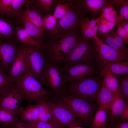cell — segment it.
Masks as SVG:
<instances>
[{
    "label": "cell",
    "mask_w": 128,
    "mask_h": 128,
    "mask_svg": "<svg viewBox=\"0 0 128 128\" xmlns=\"http://www.w3.org/2000/svg\"><path fill=\"white\" fill-rule=\"evenodd\" d=\"M28 0H12L13 17L18 21L24 14L23 6Z\"/></svg>",
    "instance_id": "cell-32"
},
{
    "label": "cell",
    "mask_w": 128,
    "mask_h": 128,
    "mask_svg": "<svg viewBox=\"0 0 128 128\" xmlns=\"http://www.w3.org/2000/svg\"><path fill=\"white\" fill-rule=\"evenodd\" d=\"M22 46L16 41H0V69L8 76L10 67Z\"/></svg>",
    "instance_id": "cell-12"
},
{
    "label": "cell",
    "mask_w": 128,
    "mask_h": 128,
    "mask_svg": "<svg viewBox=\"0 0 128 128\" xmlns=\"http://www.w3.org/2000/svg\"><path fill=\"white\" fill-rule=\"evenodd\" d=\"M98 75L102 78H105L106 85L114 96L121 97L119 89L118 80L114 74L105 67L99 71Z\"/></svg>",
    "instance_id": "cell-21"
},
{
    "label": "cell",
    "mask_w": 128,
    "mask_h": 128,
    "mask_svg": "<svg viewBox=\"0 0 128 128\" xmlns=\"http://www.w3.org/2000/svg\"><path fill=\"white\" fill-rule=\"evenodd\" d=\"M98 106L90 128H101L106 125L108 120L110 108Z\"/></svg>",
    "instance_id": "cell-24"
},
{
    "label": "cell",
    "mask_w": 128,
    "mask_h": 128,
    "mask_svg": "<svg viewBox=\"0 0 128 128\" xmlns=\"http://www.w3.org/2000/svg\"><path fill=\"white\" fill-rule=\"evenodd\" d=\"M56 19L53 15L50 14L46 15L43 19L44 31H51L56 26Z\"/></svg>",
    "instance_id": "cell-37"
},
{
    "label": "cell",
    "mask_w": 128,
    "mask_h": 128,
    "mask_svg": "<svg viewBox=\"0 0 128 128\" xmlns=\"http://www.w3.org/2000/svg\"><path fill=\"white\" fill-rule=\"evenodd\" d=\"M25 53V47L22 46L10 67L8 75L13 82H15L20 79L27 71Z\"/></svg>",
    "instance_id": "cell-14"
},
{
    "label": "cell",
    "mask_w": 128,
    "mask_h": 128,
    "mask_svg": "<svg viewBox=\"0 0 128 128\" xmlns=\"http://www.w3.org/2000/svg\"><path fill=\"white\" fill-rule=\"evenodd\" d=\"M24 12L18 21L29 35L45 48L46 45L44 41L45 38L44 31L31 22L25 15Z\"/></svg>",
    "instance_id": "cell-18"
},
{
    "label": "cell",
    "mask_w": 128,
    "mask_h": 128,
    "mask_svg": "<svg viewBox=\"0 0 128 128\" xmlns=\"http://www.w3.org/2000/svg\"><path fill=\"white\" fill-rule=\"evenodd\" d=\"M81 38L76 32L50 41L44 49L49 61L60 66Z\"/></svg>",
    "instance_id": "cell-1"
},
{
    "label": "cell",
    "mask_w": 128,
    "mask_h": 128,
    "mask_svg": "<svg viewBox=\"0 0 128 128\" xmlns=\"http://www.w3.org/2000/svg\"><path fill=\"white\" fill-rule=\"evenodd\" d=\"M27 123L31 128H64L52 121L46 122L38 119Z\"/></svg>",
    "instance_id": "cell-34"
},
{
    "label": "cell",
    "mask_w": 128,
    "mask_h": 128,
    "mask_svg": "<svg viewBox=\"0 0 128 128\" xmlns=\"http://www.w3.org/2000/svg\"><path fill=\"white\" fill-rule=\"evenodd\" d=\"M21 91L23 99L29 102L48 101L51 94L39 81L28 72L15 82Z\"/></svg>",
    "instance_id": "cell-4"
},
{
    "label": "cell",
    "mask_w": 128,
    "mask_h": 128,
    "mask_svg": "<svg viewBox=\"0 0 128 128\" xmlns=\"http://www.w3.org/2000/svg\"><path fill=\"white\" fill-rule=\"evenodd\" d=\"M98 30L100 35L108 34L110 31L108 27L105 25L100 23L98 27Z\"/></svg>",
    "instance_id": "cell-42"
},
{
    "label": "cell",
    "mask_w": 128,
    "mask_h": 128,
    "mask_svg": "<svg viewBox=\"0 0 128 128\" xmlns=\"http://www.w3.org/2000/svg\"><path fill=\"white\" fill-rule=\"evenodd\" d=\"M99 17L113 22L115 26L119 24L120 22L119 16L110 0H108L103 6Z\"/></svg>",
    "instance_id": "cell-26"
},
{
    "label": "cell",
    "mask_w": 128,
    "mask_h": 128,
    "mask_svg": "<svg viewBox=\"0 0 128 128\" xmlns=\"http://www.w3.org/2000/svg\"><path fill=\"white\" fill-rule=\"evenodd\" d=\"M13 82L9 77L0 69V95Z\"/></svg>",
    "instance_id": "cell-39"
},
{
    "label": "cell",
    "mask_w": 128,
    "mask_h": 128,
    "mask_svg": "<svg viewBox=\"0 0 128 128\" xmlns=\"http://www.w3.org/2000/svg\"><path fill=\"white\" fill-rule=\"evenodd\" d=\"M103 79L98 75L86 77L66 86L65 92L73 96L94 104L96 102L97 95Z\"/></svg>",
    "instance_id": "cell-2"
},
{
    "label": "cell",
    "mask_w": 128,
    "mask_h": 128,
    "mask_svg": "<svg viewBox=\"0 0 128 128\" xmlns=\"http://www.w3.org/2000/svg\"><path fill=\"white\" fill-rule=\"evenodd\" d=\"M82 16L78 7L76 5H73L69 12L57 22L56 26L50 32L52 37L51 41L77 32L80 28L79 21Z\"/></svg>",
    "instance_id": "cell-7"
},
{
    "label": "cell",
    "mask_w": 128,
    "mask_h": 128,
    "mask_svg": "<svg viewBox=\"0 0 128 128\" xmlns=\"http://www.w3.org/2000/svg\"><path fill=\"white\" fill-rule=\"evenodd\" d=\"M99 37L105 44L114 50L128 54L127 48L115 30L114 29L107 34L100 35Z\"/></svg>",
    "instance_id": "cell-19"
},
{
    "label": "cell",
    "mask_w": 128,
    "mask_h": 128,
    "mask_svg": "<svg viewBox=\"0 0 128 128\" xmlns=\"http://www.w3.org/2000/svg\"><path fill=\"white\" fill-rule=\"evenodd\" d=\"M105 67L114 75L128 73V60L112 62L107 64Z\"/></svg>",
    "instance_id": "cell-27"
},
{
    "label": "cell",
    "mask_w": 128,
    "mask_h": 128,
    "mask_svg": "<svg viewBox=\"0 0 128 128\" xmlns=\"http://www.w3.org/2000/svg\"><path fill=\"white\" fill-rule=\"evenodd\" d=\"M99 18L100 23L106 25L108 27L110 31L114 29V27L115 26L114 23L108 21L104 18Z\"/></svg>",
    "instance_id": "cell-43"
},
{
    "label": "cell",
    "mask_w": 128,
    "mask_h": 128,
    "mask_svg": "<svg viewBox=\"0 0 128 128\" xmlns=\"http://www.w3.org/2000/svg\"><path fill=\"white\" fill-rule=\"evenodd\" d=\"M117 32L121 39L124 44L125 45L128 43V33L119 24L117 25Z\"/></svg>",
    "instance_id": "cell-41"
},
{
    "label": "cell",
    "mask_w": 128,
    "mask_h": 128,
    "mask_svg": "<svg viewBox=\"0 0 128 128\" xmlns=\"http://www.w3.org/2000/svg\"><path fill=\"white\" fill-rule=\"evenodd\" d=\"M119 118L122 120H128V105L127 103L124 109L121 113Z\"/></svg>",
    "instance_id": "cell-44"
},
{
    "label": "cell",
    "mask_w": 128,
    "mask_h": 128,
    "mask_svg": "<svg viewBox=\"0 0 128 128\" xmlns=\"http://www.w3.org/2000/svg\"><path fill=\"white\" fill-rule=\"evenodd\" d=\"M38 6L46 15L50 14L56 2L54 0H31Z\"/></svg>",
    "instance_id": "cell-33"
},
{
    "label": "cell",
    "mask_w": 128,
    "mask_h": 128,
    "mask_svg": "<svg viewBox=\"0 0 128 128\" xmlns=\"http://www.w3.org/2000/svg\"><path fill=\"white\" fill-rule=\"evenodd\" d=\"M25 47L27 72L39 81L41 75L47 65L49 60L43 50L32 46Z\"/></svg>",
    "instance_id": "cell-8"
},
{
    "label": "cell",
    "mask_w": 128,
    "mask_h": 128,
    "mask_svg": "<svg viewBox=\"0 0 128 128\" xmlns=\"http://www.w3.org/2000/svg\"><path fill=\"white\" fill-rule=\"evenodd\" d=\"M18 115L21 121L28 122L39 119V109L38 104L29 105L25 108L19 107Z\"/></svg>",
    "instance_id": "cell-22"
},
{
    "label": "cell",
    "mask_w": 128,
    "mask_h": 128,
    "mask_svg": "<svg viewBox=\"0 0 128 128\" xmlns=\"http://www.w3.org/2000/svg\"><path fill=\"white\" fill-rule=\"evenodd\" d=\"M94 54L91 40H87L81 38L63 63L64 64H76L95 62Z\"/></svg>",
    "instance_id": "cell-9"
},
{
    "label": "cell",
    "mask_w": 128,
    "mask_h": 128,
    "mask_svg": "<svg viewBox=\"0 0 128 128\" xmlns=\"http://www.w3.org/2000/svg\"><path fill=\"white\" fill-rule=\"evenodd\" d=\"M23 99L22 94L16 84L13 82L0 95V107L18 115Z\"/></svg>",
    "instance_id": "cell-13"
},
{
    "label": "cell",
    "mask_w": 128,
    "mask_h": 128,
    "mask_svg": "<svg viewBox=\"0 0 128 128\" xmlns=\"http://www.w3.org/2000/svg\"><path fill=\"white\" fill-rule=\"evenodd\" d=\"M101 128H107V127L106 126V125L104 127H103Z\"/></svg>",
    "instance_id": "cell-50"
},
{
    "label": "cell",
    "mask_w": 128,
    "mask_h": 128,
    "mask_svg": "<svg viewBox=\"0 0 128 128\" xmlns=\"http://www.w3.org/2000/svg\"><path fill=\"white\" fill-rule=\"evenodd\" d=\"M51 108L53 121L64 128L79 122L66 103L59 98L48 101Z\"/></svg>",
    "instance_id": "cell-11"
},
{
    "label": "cell",
    "mask_w": 128,
    "mask_h": 128,
    "mask_svg": "<svg viewBox=\"0 0 128 128\" xmlns=\"http://www.w3.org/2000/svg\"><path fill=\"white\" fill-rule=\"evenodd\" d=\"M127 101H125L120 97L114 96L110 106L108 120L112 121L119 118L128 103Z\"/></svg>",
    "instance_id": "cell-25"
},
{
    "label": "cell",
    "mask_w": 128,
    "mask_h": 128,
    "mask_svg": "<svg viewBox=\"0 0 128 128\" xmlns=\"http://www.w3.org/2000/svg\"><path fill=\"white\" fill-rule=\"evenodd\" d=\"M114 75L118 80L119 89L121 97L125 101H128V73Z\"/></svg>",
    "instance_id": "cell-30"
},
{
    "label": "cell",
    "mask_w": 128,
    "mask_h": 128,
    "mask_svg": "<svg viewBox=\"0 0 128 128\" xmlns=\"http://www.w3.org/2000/svg\"><path fill=\"white\" fill-rule=\"evenodd\" d=\"M114 97V96L106 85L105 78H103L101 87L97 96V104L98 106L110 108Z\"/></svg>",
    "instance_id": "cell-23"
},
{
    "label": "cell",
    "mask_w": 128,
    "mask_h": 128,
    "mask_svg": "<svg viewBox=\"0 0 128 128\" xmlns=\"http://www.w3.org/2000/svg\"><path fill=\"white\" fill-rule=\"evenodd\" d=\"M108 1L84 0L76 1V5L80 10L83 16L85 14H88L93 19L99 14H100L103 6Z\"/></svg>",
    "instance_id": "cell-15"
},
{
    "label": "cell",
    "mask_w": 128,
    "mask_h": 128,
    "mask_svg": "<svg viewBox=\"0 0 128 128\" xmlns=\"http://www.w3.org/2000/svg\"><path fill=\"white\" fill-rule=\"evenodd\" d=\"M68 128H83L78 125V124H74L70 125L68 127Z\"/></svg>",
    "instance_id": "cell-48"
},
{
    "label": "cell",
    "mask_w": 128,
    "mask_h": 128,
    "mask_svg": "<svg viewBox=\"0 0 128 128\" xmlns=\"http://www.w3.org/2000/svg\"><path fill=\"white\" fill-rule=\"evenodd\" d=\"M39 81L46 86L55 98H59L65 92L67 82L65 73L60 66L49 61L42 73Z\"/></svg>",
    "instance_id": "cell-3"
},
{
    "label": "cell",
    "mask_w": 128,
    "mask_h": 128,
    "mask_svg": "<svg viewBox=\"0 0 128 128\" xmlns=\"http://www.w3.org/2000/svg\"><path fill=\"white\" fill-rule=\"evenodd\" d=\"M73 5L71 2L59 1L55 8L53 15L56 19H60L69 12Z\"/></svg>",
    "instance_id": "cell-31"
},
{
    "label": "cell",
    "mask_w": 128,
    "mask_h": 128,
    "mask_svg": "<svg viewBox=\"0 0 128 128\" xmlns=\"http://www.w3.org/2000/svg\"><path fill=\"white\" fill-rule=\"evenodd\" d=\"M14 124L16 128H31L27 123L18 120Z\"/></svg>",
    "instance_id": "cell-45"
},
{
    "label": "cell",
    "mask_w": 128,
    "mask_h": 128,
    "mask_svg": "<svg viewBox=\"0 0 128 128\" xmlns=\"http://www.w3.org/2000/svg\"><path fill=\"white\" fill-rule=\"evenodd\" d=\"M24 5L26 8L24 13L28 19L44 31L43 19L44 16L42 10L31 0H28Z\"/></svg>",
    "instance_id": "cell-17"
},
{
    "label": "cell",
    "mask_w": 128,
    "mask_h": 128,
    "mask_svg": "<svg viewBox=\"0 0 128 128\" xmlns=\"http://www.w3.org/2000/svg\"><path fill=\"white\" fill-rule=\"evenodd\" d=\"M94 60L100 71L108 63L116 61L128 60V54L114 50L104 42L97 34L92 38Z\"/></svg>",
    "instance_id": "cell-5"
},
{
    "label": "cell",
    "mask_w": 128,
    "mask_h": 128,
    "mask_svg": "<svg viewBox=\"0 0 128 128\" xmlns=\"http://www.w3.org/2000/svg\"><path fill=\"white\" fill-rule=\"evenodd\" d=\"M118 24L123 28L128 33V21H121Z\"/></svg>",
    "instance_id": "cell-47"
},
{
    "label": "cell",
    "mask_w": 128,
    "mask_h": 128,
    "mask_svg": "<svg viewBox=\"0 0 128 128\" xmlns=\"http://www.w3.org/2000/svg\"><path fill=\"white\" fill-rule=\"evenodd\" d=\"M38 104L39 109V120L46 122L52 121L53 119L52 112L48 101H42L39 102Z\"/></svg>",
    "instance_id": "cell-28"
},
{
    "label": "cell",
    "mask_w": 128,
    "mask_h": 128,
    "mask_svg": "<svg viewBox=\"0 0 128 128\" xmlns=\"http://www.w3.org/2000/svg\"><path fill=\"white\" fill-rule=\"evenodd\" d=\"M18 115L6 109L0 107V122L6 126H11L18 120Z\"/></svg>",
    "instance_id": "cell-29"
},
{
    "label": "cell",
    "mask_w": 128,
    "mask_h": 128,
    "mask_svg": "<svg viewBox=\"0 0 128 128\" xmlns=\"http://www.w3.org/2000/svg\"><path fill=\"white\" fill-rule=\"evenodd\" d=\"M100 19L99 17L92 19L90 20L86 17L82 16L80 18L78 22L80 27H82L89 29H92L99 26Z\"/></svg>",
    "instance_id": "cell-36"
},
{
    "label": "cell",
    "mask_w": 128,
    "mask_h": 128,
    "mask_svg": "<svg viewBox=\"0 0 128 128\" xmlns=\"http://www.w3.org/2000/svg\"><path fill=\"white\" fill-rule=\"evenodd\" d=\"M118 120L119 122L117 124L116 128H128V121L122 120L119 117Z\"/></svg>",
    "instance_id": "cell-46"
},
{
    "label": "cell",
    "mask_w": 128,
    "mask_h": 128,
    "mask_svg": "<svg viewBox=\"0 0 128 128\" xmlns=\"http://www.w3.org/2000/svg\"><path fill=\"white\" fill-rule=\"evenodd\" d=\"M67 105L79 122L91 123L97 104L73 96L65 92L60 98Z\"/></svg>",
    "instance_id": "cell-6"
},
{
    "label": "cell",
    "mask_w": 128,
    "mask_h": 128,
    "mask_svg": "<svg viewBox=\"0 0 128 128\" xmlns=\"http://www.w3.org/2000/svg\"><path fill=\"white\" fill-rule=\"evenodd\" d=\"M0 14L13 17L12 0H0Z\"/></svg>",
    "instance_id": "cell-35"
},
{
    "label": "cell",
    "mask_w": 128,
    "mask_h": 128,
    "mask_svg": "<svg viewBox=\"0 0 128 128\" xmlns=\"http://www.w3.org/2000/svg\"><path fill=\"white\" fill-rule=\"evenodd\" d=\"M120 11L119 17L121 21H128V0H119Z\"/></svg>",
    "instance_id": "cell-40"
},
{
    "label": "cell",
    "mask_w": 128,
    "mask_h": 128,
    "mask_svg": "<svg viewBox=\"0 0 128 128\" xmlns=\"http://www.w3.org/2000/svg\"><path fill=\"white\" fill-rule=\"evenodd\" d=\"M15 33L17 42L22 46H32L44 50L45 48L36 40L32 37L26 30L19 24H16Z\"/></svg>",
    "instance_id": "cell-20"
},
{
    "label": "cell",
    "mask_w": 128,
    "mask_h": 128,
    "mask_svg": "<svg viewBox=\"0 0 128 128\" xmlns=\"http://www.w3.org/2000/svg\"><path fill=\"white\" fill-rule=\"evenodd\" d=\"M69 84L89 76L98 75L99 72L95 62L76 64H64L61 68Z\"/></svg>",
    "instance_id": "cell-10"
},
{
    "label": "cell",
    "mask_w": 128,
    "mask_h": 128,
    "mask_svg": "<svg viewBox=\"0 0 128 128\" xmlns=\"http://www.w3.org/2000/svg\"><path fill=\"white\" fill-rule=\"evenodd\" d=\"M10 128H16L14 124L10 126Z\"/></svg>",
    "instance_id": "cell-49"
},
{
    "label": "cell",
    "mask_w": 128,
    "mask_h": 128,
    "mask_svg": "<svg viewBox=\"0 0 128 128\" xmlns=\"http://www.w3.org/2000/svg\"><path fill=\"white\" fill-rule=\"evenodd\" d=\"M16 24L14 22L0 14V41H16Z\"/></svg>",
    "instance_id": "cell-16"
},
{
    "label": "cell",
    "mask_w": 128,
    "mask_h": 128,
    "mask_svg": "<svg viewBox=\"0 0 128 128\" xmlns=\"http://www.w3.org/2000/svg\"><path fill=\"white\" fill-rule=\"evenodd\" d=\"M98 26L92 29H89L82 27H80L82 38L87 40H91L95 35L97 34Z\"/></svg>",
    "instance_id": "cell-38"
}]
</instances>
